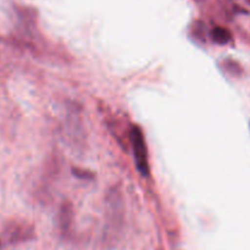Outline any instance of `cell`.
Instances as JSON below:
<instances>
[{
	"instance_id": "obj_5",
	"label": "cell",
	"mask_w": 250,
	"mask_h": 250,
	"mask_svg": "<svg viewBox=\"0 0 250 250\" xmlns=\"http://www.w3.org/2000/svg\"><path fill=\"white\" fill-rule=\"evenodd\" d=\"M211 37L215 43L221 44V45L229 43L232 39L231 32L229 29L224 28V27H215L211 32Z\"/></svg>"
},
{
	"instance_id": "obj_3",
	"label": "cell",
	"mask_w": 250,
	"mask_h": 250,
	"mask_svg": "<svg viewBox=\"0 0 250 250\" xmlns=\"http://www.w3.org/2000/svg\"><path fill=\"white\" fill-rule=\"evenodd\" d=\"M5 237L11 244L23 243L34 237V229L27 222H10L5 229Z\"/></svg>"
},
{
	"instance_id": "obj_9",
	"label": "cell",
	"mask_w": 250,
	"mask_h": 250,
	"mask_svg": "<svg viewBox=\"0 0 250 250\" xmlns=\"http://www.w3.org/2000/svg\"><path fill=\"white\" fill-rule=\"evenodd\" d=\"M248 1H249V4H250V0H248Z\"/></svg>"
},
{
	"instance_id": "obj_7",
	"label": "cell",
	"mask_w": 250,
	"mask_h": 250,
	"mask_svg": "<svg viewBox=\"0 0 250 250\" xmlns=\"http://www.w3.org/2000/svg\"><path fill=\"white\" fill-rule=\"evenodd\" d=\"M73 173H75L76 177L83 178V180H88V178H93V177H94V176H93L92 173H88L87 171H81V170H78V168L73 170Z\"/></svg>"
},
{
	"instance_id": "obj_1",
	"label": "cell",
	"mask_w": 250,
	"mask_h": 250,
	"mask_svg": "<svg viewBox=\"0 0 250 250\" xmlns=\"http://www.w3.org/2000/svg\"><path fill=\"white\" fill-rule=\"evenodd\" d=\"M105 237L109 241H115L121 234L125 222V210L122 195L116 188H112L106 195V204H105Z\"/></svg>"
},
{
	"instance_id": "obj_4",
	"label": "cell",
	"mask_w": 250,
	"mask_h": 250,
	"mask_svg": "<svg viewBox=\"0 0 250 250\" xmlns=\"http://www.w3.org/2000/svg\"><path fill=\"white\" fill-rule=\"evenodd\" d=\"M72 219L73 208L71 205V203H62V205L60 208V211H59V227H60L62 233H68V231L71 229V225H72Z\"/></svg>"
},
{
	"instance_id": "obj_6",
	"label": "cell",
	"mask_w": 250,
	"mask_h": 250,
	"mask_svg": "<svg viewBox=\"0 0 250 250\" xmlns=\"http://www.w3.org/2000/svg\"><path fill=\"white\" fill-rule=\"evenodd\" d=\"M226 67H227V70H229V72L233 73V75H239L242 71L241 66H239L237 62H234V61H227Z\"/></svg>"
},
{
	"instance_id": "obj_8",
	"label": "cell",
	"mask_w": 250,
	"mask_h": 250,
	"mask_svg": "<svg viewBox=\"0 0 250 250\" xmlns=\"http://www.w3.org/2000/svg\"><path fill=\"white\" fill-rule=\"evenodd\" d=\"M1 246H2V243H1V241H0V249H1Z\"/></svg>"
},
{
	"instance_id": "obj_2",
	"label": "cell",
	"mask_w": 250,
	"mask_h": 250,
	"mask_svg": "<svg viewBox=\"0 0 250 250\" xmlns=\"http://www.w3.org/2000/svg\"><path fill=\"white\" fill-rule=\"evenodd\" d=\"M129 141H131L132 149H133V159L137 170L143 177H148L150 173L148 148H146L143 131L138 126H132L131 132H129Z\"/></svg>"
}]
</instances>
